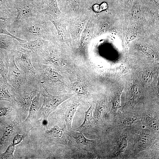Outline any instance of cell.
I'll return each instance as SVG.
<instances>
[{
    "label": "cell",
    "mask_w": 159,
    "mask_h": 159,
    "mask_svg": "<svg viewBox=\"0 0 159 159\" xmlns=\"http://www.w3.org/2000/svg\"><path fill=\"white\" fill-rule=\"evenodd\" d=\"M47 25L40 14L25 20L13 32L15 37L26 41L48 39L50 35Z\"/></svg>",
    "instance_id": "obj_1"
},
{
    "label": "cell",
    "mask_w": 159,
    "mask_h": 159,
    "mask_svg": "<svg viewBox=\"0 0 159 159\" xmlns=\"http://www.w3.org/2000/svg\"><path fill=\"white\" fill-rule=\"evenodd\" d=\"M16 13L13 21L8 26L12 32L16 30L26 19L41 13V0H9Z\"/></svg>",
    "instance_id": "obj_2"
},
{
    "label": "cell",
    "mask_w": 159,
    "mask_h": 159,
    "mask_svg": "<svg viewBox=\"0 0 159 159\" xmlns=\"http://www.w3.org/2000/svg\"><path fill=\"white\" fill-rule=\"evenodd\" d=\"M12 51L16 63L25 75L30 91L36 90L39 91L36 72L32 62V52L22 47L18 41Z\"/></svg>",
    "instance_id": "obj_3"
},
{
    "label": "cell",
    "mask_w": 159,
    "mask_h": 159,
    "mask_svg": "<svg viewBox=\"0 0 159 159\" xmlns=\"http://www.w3.org/2000/svg\"><path fill=\"white\" fill-rule=\"evenodd\" d=\"M7 80L18 94L24 91H30L25 75L16 63L12 51L9 52Z\"/></svg>",
    "instance_id": "obj_4"
},
{
    "label": "cell",
    "mask_w": 159,
    "mask_h": 159,
    "mask_svg": "<svg viewBox=\"0 0 159 159\" xmlns=\"http://www.w3.org/2000/svg\"><path fill=\"white\" fill-rule=\"evenodd\" d=\"M46 92L47 94L44 92L42 93L44 97L43 102L37 115L38 118L43 121H47L51 113L61 104L74 95L68 94L54 95Z\"/></svg>",
    "instance_id": "obj_5"
},
{
    "label": "cell",
    "mask_w": 159,
    "mask_h": 159,
    "mask_svg": "<svg viewBox=\"0 0 159 159\" xmlns=\"http://www.w3.org/2000/svg\"><path fill=\"white\" fill-rule=\"evenodd\" d=\"M15 90L2 77H0V101L13 103L17 102Z\"/></svg>",
    "instance_id": "obj_6"
},
{
    "label": "cell",
    "mask_w": 159,
    "mask_h": 159,
    "mask_svg": "<svg viewBox=\"0 0 159 159\" xmlns=\"http://www.w3.org/2000/svg\"><path fill=\"white\" fill-rule=\"evenodd\" d=\"M67 133L75 145L80 149L89 151L91 146L95 142L87 138L82 132L77 131H74L71 130L67 131Z\"/></svg>",
    "instance_id": "obj_7"
},
{
    "label": "cell",
    "mask_w": 159,
    "mask_h": 159,
    "mask_svg": "<svg viewBox=\"0 0 159 159\" xmlns=\"http://www.w3.org/2000/svg\"><path fill=\"white\" fill-rule=\"evenodd\" d=\"M47 43L44 39L38 38L20 44L24 48L31 51L34 55H38L47 48Z\"/></svg>",
    "instance_id": "obj_8"
},
{
    "label": "cell",
    "mask_w": 159,
    "mask_h": 159,
    "mask_svg": "<svg viewBox=\"0 0 159 159\" xmlns=\"http://www.w3.org/2000/svg\"><path fill=\"white\" fill-rule=\"evenodd\" d=\"M80 104L77 102L64 107L61 112V117L66 122V126L68 131L72 130V125L74 115Z\"/></svg>",
    "instance_id": "obj_9"
},
{
    "label": "cell",
    "mask_w": 159,
    "mask_h": 159,
    "mask_svg": "<svg viewBox=\"0 0 159 159\" xmlns=\"http://www.w3.org/2000/svg\"><path fill=\"white\" fill-rule=\"evenodd\" d=\"M153 139L149 134L141 132L136 135L135 149L137 151H141L148 148L153 143Z\"/></svg>",
    "instance_id": "obj_10"
},
{
    "label": "cell",
    "mask_w": 159,
    "mask_h": 159,
    "mask_svg": "<svg viewBox=\"0 0 159 159\" xmlns=\"http://www.w3.org/2000/svg\"><path fill=\"white\" fill-rule=\"evenodd\" d=\"M41 13H47L51 16L49 18L60 14L59 9L57 0H41Z\"/></svg>",
    "instance_id": "obj_11"
},
{
    "label": "cell",
    "mask_w": 159,
    "mask_h": 159,
    "mask_svg": "<svg viewBox=\"0 0 159 159\" xmlns=\"http://www.w3.org/2000/svg\"><path fill=\"white\" fill-rule=\"evenodd\" d=\"M66 128V127L62 128L56 125L51 129L46 130L45 133L59 143L62 144H65L67 143L66 137L67 131Z\"/></svg>",
    "instance_id": "obj_12"
},
{
    "label": "cell",
    "mask_w": 159,
    "mask_h": 159,
    "mask_svg": "<svg viewBox=\"0 0 159 159\" xmlns=\"http://www.w3.org/2000/svg\"><path fill=\"white\" fill-rule=\"evenodd\" d=\"M39 92L34 90L29 92L24 91L18 94L16 99H18L20 104L26 110H29L33 98Z\"/></svg>",
    "instance_id": "obj_13"
},
{
    "label": "cell",
    "mask_w": 159,
    "mask_h": 159,
    "mask_svg": "<svg viewBox=\"0 0 159 159\" xmlns=\"http://www.w3.org/2000/svg\"><path fill=\"white\" fill-rule=\"evenodd\" d=\"M93 108L92 105L88 110L85 112V117L83 122L81 125L77 128V131L82 133L86 131L92 126L95 120L93 116Z\"/></svg>",
    "instance_id": "obj_14"
},
{
    "label": "cell",
    "mask_w": 159,
    "mask_h": 159,
    "mask_svg": "<svg viewBox=\"0 0 159 159\" xmlns=\"http://www.w3.org/2000/svg\"><path fill=\"white\" fill-rule=\"evenodd\" d=\"M9 51L0 48V75L6 80Z\"/></svg>",
    "instance_id": "obj_15"
},
{
    "label": "cell",
    "mask_w": 159,
    "mask_h": 159,
    "mask_svg": "<svg viewBox=\"0 0 159 159\" xmlns=\"http://www.w3.org/2000/svg\"><path fill=\"white\" fill-rule=\"evenodd\" d=\"M16 39L5 34L0 35V48L7 50L12 51L15 48Z\"/></svg>",
    "instance_id": "obj_16"
},
{
    "label": "cell",
    "mask_w": 159,
    "mask_h": 159,
    "mask_svg": "<svg viewBox=\"0 0 159 159\" xmlns=\"http://www.w3.org/2000/svg\"><path fill=\"white\" fill-rule=\"evenodd\" d=\"M41 92H39L32 100L29 109V113L25 122L29 121L36 116L40 103Z\"/></svg>",
    "instance_id": "obj_17"
},
{
    "label": "cell",
    "mask_w": 159,
    "mask_h": 159,
    "mask_svg": "<svg viewBox=\"0 0 159 159\" xmlns=\"http://www.w3.org/2000/svg\"><path fill=\"white\" fill-rule=\"evenodd\" d=\"M140 118L137 114H133L126 116L117 123L118 127H125L130 126L138 121Z\"/></svg>",
    "instance_id": "obj_18"
},
{
    "label": "cell",
    "mask_w": 159,
    "mask_h": 159,
    "mask_svg": "<svg viewBox=\"0 0 159 159\" xmlns=\"http://www.w3.org/2000/svg\"><path fill=\"white\" fill-rule=\"evenodd\" d=\"M9 24V23L6 21L0 20V35L5 34L10 36L18 41L20 44L26 42V41L15 37L8 31V27Z\"/></svg>",
    "instance_id": "obj_19"
},
{
    "label": "cell",
    "mask_w": 159,
    "mask_h": 159,
    "mask_svg": "<svg viewBox=\"0 0 159 159\" xmlns=\"http://www.w3.org/2000/svg\"><path fill=\"white\" fill-rule=\"evenodd\" d=\"M127 145L126 138L125 136L120 138L117 142L115 148V153L118 156L126 150Z\"/></svg>",
    "instance_id": "obj_20"
},
{
    "label": "cell",
    "mask_w": 159,
    "mask_h": 159,
    "mask_svg": "<svg viewBox=\"0 0 159 159\" xmlns=\"http://www.w3.org/2000/svg\"><path fill=\"white\" fill-rule=\"evenodd\" d=\"M49 20L54 24L60 37L62 39L68 40V37L66 29L54 19H49Z\"/></svg>",
    "instance_id": "obj_21"
},
{
    "label": "cell",
    "mask_w": 159,
    "mask_h": 159,
    "mask_svg": "<svg viewBox=\"0 0 159 159\" xmlns=\"http://www.w3.org/2000/svg\"><path fill=\"white\" fill-rule=\"evenodd\" d=\"M16 123L15 121H13L6 127L1 138L3 142H6L8 140L13 132Z\"/></svg>",
    "instance_id": "obj_22"
},
{
    "label": "cell",
    "mask_w": 159,
    "mask_h": 159,
    "mask_svg": "<svg viewBox=\"0 0 159 159\" xmlns=\"http://www.w3.org/2000/svg\"><path fill=\"white\" fill-rule=\"evenodd\" d=\"M145 120L146 123L150 127L155 130L158 131V120L155 117L150 114H148L145 116Z\"/></svg>",
    "instance_id": "obj_23"
},
{
    "label": "cell",
    "mask_w": 159,
    "mask_h": 159,
    "mask_svg": "<svg viewBox=\"0 0 159 159\" xmlns=\"http://www.w3.org/2000/svg\"><path fill=\"white\" fill-rule=\"evenodd\" d=\"M90 32L88 29H85L82 32L79 47L81 52L84 51V49L90 37Z\"/></svg>",
    "instance_id": "obj_24"
},
{
    "label": "cell",
    "mask_w": 159,
    "mask_h": 159,
    "mask_svg": "<svg viewBox=\"0 0 159 159\" xmlns=\"http://www.w3.org/2000/svg\"><path fill=\"white\" fill-rule=\"evenodd\" d=\"M73 90L77 93L83 95H87V91L84 87L83 85L80 82H76L73 85Z\"/></svg>",
    "instance_id": "obj_25"
},
{
    "label": "cell",
    "mask_w": 159,
    "mask_h": 159,
    "mask_svg": "<svg viewBox=\"0 0 159 159\" xmlns=\"http://www.w3.org/2000/svg\"><path fill=\"white\" fill-rule=\"evenodd\" d=\"M14 146L13 144L10 145L5 152L2 155L1 158L3 159L14 158V153L15 150Z\"/></svg>",
    "instance_id": "obj_26"
},
{
    "label": "cell",
    "mask_w": 159,
    "mask_h": 159,
    "mask_svg": "<svg viewBox=\"0 0 159 159\" xmlns=\"http://www.w3.org/2000/svg\"><path fill=\"white\" fill-rule=\"evenodd\" d=\"M85 20L84 19H81L79 20L76 24L75 28L76 35L77 36H80L85 26Z\"/></svg>",
    "instance_id": "obj_27"
},
{
    "label": "cell",
    "mask_w": 159,
    "mask_h": 159,
    "mask_svg": "<svg viewBox=\"0 0 159 159\" xmlns=\"http://www.w3.org/2000/svg\"><path fill=\"white\" fill-rule=\"evenodd\" d=\"M0 20L8 22L9 24L14 20V19L9 15L0 10Z\"/></svg>",
    "instance_id": "obj_28"
},
{
    "label": "cell",
    "mask_w": 159,
    "mask_h": 159,
    "mask_svg": "<svg viewBox=\"0 0 159 159\" xmlns=\"http://www.w3.org/2000/svg\"><path fill=\"white\" fill-rule=\"evenodd\" d=\"M68 4L74 10L78 9L80 6V0H66Z\"/></svg>",
    "instance_id": "obj_29"
},
{
    "label": "cell",
    "mask_w": 159,
    "mask_h": 159,
    "mask_svg": "<svg viewBox=\"0 0 159 159\" xmlns=\"http://www.w3.org/2000/svg\"><path fill=\"white\" fill-rule=\"evenodd\" d=\"M12 110V108L9 107H0V117L6 115L11 112Z\"/></svg>",
    "instance_id": "obj_30"
},
{
    "label": "cell",
    "mask_w": 159,
    "mask_h": 159,
    "mask_svg": "<svg viewBox=\"0 0 159 159\" xmlns=\"http://www.w3.org/2000/svg\"><path fill=\"white\" fill-rule=\"evenodd\" d=\"M23 136L22 135L18 134L14 137L13 141V144L15 145L19 143L22 140Z\"/></svg>",
    "instance_id": "obj_31"
},
{
    "label": "cell",
    "mask_w": 159,
    "mask_h": 159,
    "mask_svg": "<svg viewBox=\"0 0 159 159\" xmlns=\"http://www.w3.org/2000/svg\"><path fill=\"white\" fill-rule=\"evenodd\" d=\"M133 0H125V4L126 5H128L130 4L133 1Z\"/></svg>",
    "instance_id": "obj_32"
},
{
    "label": "cell",
    "mask_w": 159,
    "mask_h": 159,
    "mask_svg": "<svg viewBox=\"0 0 159 159\" xmlns=\"http://www.w3.org/2000/svg\"><path fill=\"white\" fill-rule=\"evenodd\" d=\"M156 3H158V0H153Z\"/></svg>",
    "instance_id": "obj_33"
},
{
    "label": "cell",
    "mask_w": 159,
    "mask_h": 159,
    "mask_svg": "<svg viewBox=\"0 0 159 159\" xmlns=\"http://www.w3.org/2000/svg\"><path fill=\"white\" fill-rule=\"evenodd\" d=\"M0 77H1V75H0Z\"/></svg>",
    "instance_id": "obj_34"
}]
</instances>
